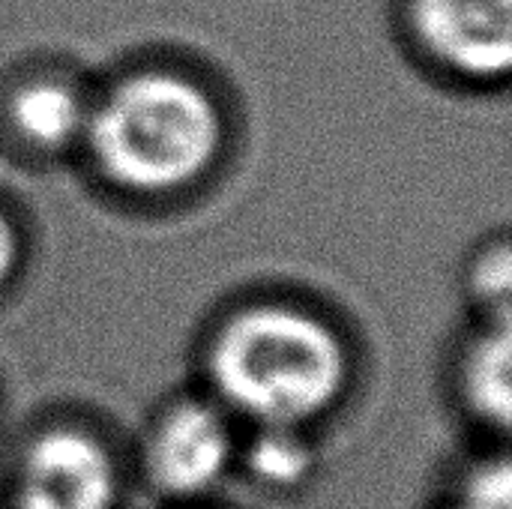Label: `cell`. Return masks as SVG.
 <instances>
[{"label":"cell","mask_w":512,"mask_h":509,"mask_svg":"<svg viewBox=\"0 0 512 509\" xmlns=\"http://www.w3.org/2000/svg\"><path fill=\"white\" fill-rule=\"evenodd\" d=\"M363 381L348 321L318 297L255 288L225 300L195 342V378L243 429L321 435Z\"/></svg>","instance_id":"obj_1"},{"label":"cell","mask_w":512,"mask_h":509,"mask_svg":"<svg viewBox=\"0 0 512 509\" xmlns=\"http://www.w3.org/2000/svg\"><path fill=\"white\" fill-rule=\"evenodd\" d=\"M234 141L231 102L213 78L144 57L93 81L75 165L114 204L177 210L225 174Z\"/></svg>","instance_id":"obj_2"},{"label":"cell","mask_w":512,"mask_h":509,"mask_svg":"<svg viewBox=\"0 0 512 509\" xmlns=\"http://www.w3.org/2000/svg\"><path fill=\"white\" fill-rule=\"evenodd\" d=\"M132 495L126 438L81 411L39 414L0 465V509H126Z\"/></svg>","instance_id":"obj_3"},{"label":"cell","mask_w":512,"mask_h":509,"mask_svg":"<svg viewBox=\"0 0 512 509\" xmlns=\"http://www.w3.org/2000/svg\"><path fill=\"white\" fill-rule=\"evenodd\" d=\"M243 426L198 384L165 393L126 438L135 495L153 509L219 504L237 483Z\"/></svg>","instance_id":"obj_4"},{"label":"cell","mask_w":512,"mask_h":509,"mask_svg":"<svg viewBox=\"0 0 512 509\" xmlns=\"http://www.w3.org/2000/svg\"><path fill=\"white\" fill-rule=\"evenodd\" d=\"M402 36L426 72L471 93L504 90L512 72V0H402Z\"/></svg>","instance_id":"obj_5"},{"label":"cell","mask_w":512,"mask_h":509,"mask_svg":"<svg viewBox=\"0 0 512 509\" xmlns=\"http://www.w3.org/2000/svg\"><path fill=\"white\" fill-rule=\"evenodd\" d=\"M93 81L57 63L30 66L0 84V153L15 165H75Z\"/></svg>","instance_id":"obj_6"},{"label":"cell","mask_w":512,"mask_h":509,"mask_svg":"<svg viewBox=\"0 0 512 509\" xmlns=\"http://www.w3.org/2000/svg\"><path fill=\"white\" fill-rule=\"evenodd\" d=\"M447 405L477 447H507L512 414V318H465L444 366Z\"/></svg>","instance_id":"obj_7"},{"label":"cell","mask_w":512,"mask_h":509,"mask_svg":"<svg viewBox=\"0 0 512 509\" xmlns=\"http://www.w3.org/2000/svg\"><path fill=\"white\" fill-rule=\"evenodd\" d=\"M321 471V435L285 429H243L237 480L258 492L291 498Z\"/></svg>","instance_id":"obj_8"},{"label":"cell","mask_w":512,"mask_h":509,"mask_svg":"<svg viewBox=\"0 0 512 509\" xmlns=\"http://www.w3.org/2000/svg\"><path fill=\"white\" fill-rule=\"evenodd\" d=\"M423 509H512V477L507 447H471Z\"/></svg>","instance_id":"obj_9"},{"label":"cell","mask_w":512,"mask_h":509,"mask_svg":"<svg viewBox=\"0 0 512 509\" xmlns=\"http://www.w3.org/2000/svg\"><path fill=\"white\" fill-rule=\"evenodd\" d=\"M459 288L465 318H512V246L504 228L471 246Z\"/></svg>","instance_id":"obj_10"},{"label":"cell","mask_w":512,"mask_h":509,"mask_svg":"<svg viewBox=\"0 0 512 509\" xmlns=\"http://www.w3.org/2000/svg\"><path fill=\"white\" fill-rule=\"evenodd\" d=\"M33 264V228L27 213L0 189V306L21 288Z\"/></svg>","instance_id":"obj_11"},{"label":"cell","mask_w":512,"mask_h":509,"mask_svg":"<svg viewBox=\"0 0 512 509\" xmlns=\"http://www.w3.org/2000/svg\"><path fill=\"white\" fill-rule=\"evenodd\" d=\"M198 509H222L219 504H210V507H198Z\"/></svg>","instance_id":"obj_12"}]
</instances>
